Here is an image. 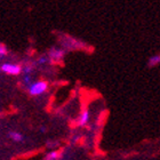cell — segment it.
I'll list each match as a JSON object with an SVG mask.
<instances>
[{
	"instance_id": "4",
	"label": "cell",
	"mask_w": 160,
	"mask_h": 160,
	"mask_svg": "<svg viewBox=\"0 0 160 160\" xmlns=\"http://www.w3.org/2000/svg\"><path fill=\"white\" fill-rule=\"evenodd\" d=\"M64 57V50L58 48H52L49 50V58L52 61H61Z\"/></svg>"
},
{
	"instance_id": "3",
	"label": "cell",
	"mask_w": 160,
	"mask_h": 160,
	"mask_svg": "<svg viewBox=\"0 0 160 160\" xmlns=\"http://www.w3.org/2000/svg\"><path fill=\"white\" fill-rule=\"evenodd\" d=\"M83 43L79 40L74 39V38H71V37H65V41H63V46L69 48V49H76V48H80V47H82Z\"/></svg>"
},
{
	"instance_id": "9",
	"label": "cell",
	"mask_w": 160,
	"mask_h": 160,
	"mask_svg": "<svg viewBox=\"0 0 160 160\" xmlns=\"http://www.w3.org/2000/svg\"><path fill=\"white\" fill-rule=\"evenodd\" d=\"M7 53H8V50H7L6 46L0 43V56H5V55H7Z\"/></svg>"
},
{
	"instance_id": "10",
	"label": "cell",
	"mask_w": 160,
	"mask_h": 160,
	"mask_svg": "<svg viewBox=\"0 0 160 160\" xmlns=\"http://www.w3.org/2000/svg\"><path fill=\"white\" fill-rule=\"evenodd\" d=\"M47 61H48V58H47L46 56H41L39 58V60H38V63H40V64H43V63H46Z\"/></svg>"
},
{
	"instance_id": "1",
	"label": "cell",
	"mask_w": 160,
	"mask_h": 160,
	"mask_svg": "<svg viewBox=\"0 0 160 160\" xmlns=\"http://www.w3.org/2000/svg\"><path fill=\"white\" fill-rule=\"evenodd\" d=\"M47 88H48V83L46 81H37L29 86V93L33 96H37V95H41L45 93Z\"/></svg>"
},
{
	"instance_id": "8",
	"label": "cell",
	"mask_w": 160,
	"mask_h": 160,
	"mask_svg": "<svg viewBox=\"0 0 160 160\" xmlns=\"http://www.w3.org/2000/svg\"><path fill=\"white\" fill-rule=\"evenodd\" d=\"M158 63H160L159 55H156V56L150 57V60H149V65H150V67H152V65H157Z\"/></svg>"
},
{
	"instance_id": "5",
	"label": "cell",
	"mask_w": 160,
	"mask_h": 160,
	"mask_svg": "<svg viewBox=\"0 0 160 160\" xmlns=\"http://www.w3.org/2000/svg\"><path fill=\"white\" fill-rule=\"evenodd\" d=\"M88 121H89V111L85 110L79 118V125L80 126H85Z\"/></svg>"
},
{
	"instance_id": "6",
	"label": "cell",
	"mask_w": 160,
	"mask_h": 160,
	"mask_svg": "<svg viewBox=\"0 0 160 160\" xmlns=\"http://www.w3.org/2000/svg\"><path fill=\"white\" fill-rule=\"evenodd\" d=\"M9 137L14 142H22L24 140V136L21 133H18V132H12V133H9Z\"/></svg>"
},
{
	"instance_id": "2",
	"label": "cell",
	"mask_w": 160,
	"mask_h": 160,
	"mask_svg": "<svg viewBox=\"0 0 160 160\" xmlns=\"http://www.w3.org/2000/svg\"><path fill=\"white\" fill-rule=\"evenodd\" d=\"M1 71H3L7 74H12V76H17L21 73L22 68L17 64H10V63H5L1 65Z\"/></svg>"
},
{
	"instance_id": "7",
	"label": "cell",
	"mask_w": 160,
	"mask_h": 160,
	"mask_svg": "<svg viewBox=\"0 0 160 160\" xmlns=\"http://www.w3.org/2000/svg\"><path fill=\"white\" fill-rule=\"evenodd\" d=\"M57 159H58V153H57L56 151H52V152H49L45 157V160H57Z\"/></svg>"
},
{
	"instance_id": "11",
	"label": "cell",
	"mask_w": 160,
	"mask_h": 160,
	"mask_svg": "<svg viewBox=\"0 0 160 160\" xmlns=\"http://www.w3.org/2000/svg\"><path fill=\"white\" fill-rule=\"evenodd\" d=\"M159 57H160V55H159Z\"/></svg>"
}]
</instances>
